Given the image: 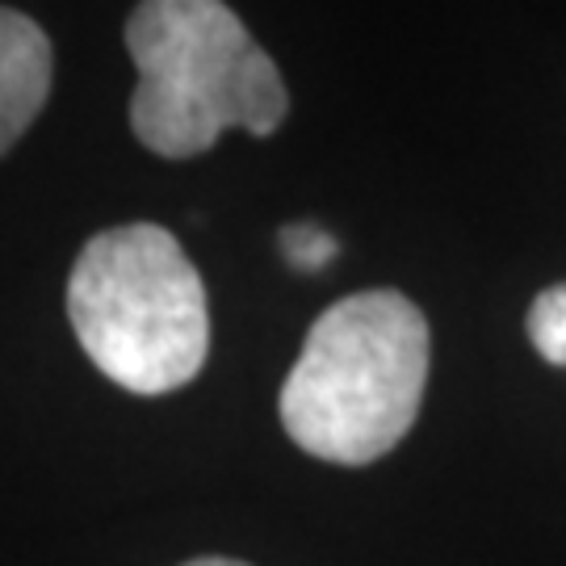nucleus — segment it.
Listing matches in <instances>:
<instances>
[{
	"instance_id": "nucleus-5",
	"label": "nucleus",
	"mask_w": 566,
	"mask_h": 566,
	"mask_svg": "<svg viewBox=\"0 0 566 566\" xmlns=\"http://www.w3.org/2000/svg\"><path fill=\"white\" fill-rule=\"evenodd\" d=\"M528 340L542 361L566 365V282L542 290L528 306Z\"/></svg>"
},
{
	"instance_id": "nucleus-4",
	"label": "nucleus",
	"mask_w": 566,
	"mask_h": 566,
	"mask_svg": "<svg viewBox=\"0 0 566 566\" xmlns=\"http://www.w3.org/2000/svg\"><path fill=\"white\" fill-rule=\"evenodd\" d=\"M51 39L39 21L0 9V156L30 130L51 93Z\"/></svg>"
},
{
	"instance_id": "nucleus-1",
	"label": "nucleus",
	"mask_w": 566,
	"mask_h": 566,
	"mask_svg": "<svg viewBox=\"0 0 566 566\" xmlns=\"http://www.w3.org/2000/svg\"><path fill=\"white\" fill-rule=\"evenodd\" d=\"M428 319L399 290L327 306L282 386V424L311 458L369 465L403 441L428 386Z\"/></svg>"
},
{
	"instance_id": "nucleus-2",
	"label": "nucleus",
	"mask_w": 566,
	"mask_h": 566,
	"mask_svg": "<svg viewBox=\"0 0 566 566\" xmlns=\"http://www.w3.org/2000/svg\"><path fill=\"white\" fill-rule=\"evenodd\" d=\"M126 46L139 72L130 126L156 156H202L223 130L264 139L285 122L277 63L223 0H139Z\"/></svg>"
},
{
	"instance_id": "nucleus-3",
	"label": "nucleus",
	"mask_w": 566,
	"mask_h": 566,
	"mask_svg": "<svg viewBox=\"0 0 566 566\" xmlns=\"http://www.w3.org/2000/svg\"><path fill=\"white\" fill-rule=\"evenodd\" d=\"M67 319L88 361L130 395H168L210 353L206 290L172 231L122 223L81 248Z\"/></svg>"
},
{
	"instance_id": "nucleus-6",
	"label": "nucleus",
	"mask_w": 566,
	"mask_h": 566,
	"mask_svg": "<svg viewBox=\"0 0 566 566\" xmlns=\"http://www.w3.org/2000/svg\"><path fill=\"white\" fill-rule=\"evenodd\" d=\"M336 252H340V243L332 231H324L319 223H290L282 227V256L298 273H319L324 264L336 261Z\"/></svg>"
},
{
	"instance_id": "nucleus-7",
	"label": "nucleus",
	"mask_w": 566,
	"mask_h": 566,
	"mask_svg": "<svg viewBox=\"0 0 566 566\" xmlns=\"http://www.w3.org/2000/svg\"><path fill=\"white\" fill-rule=\"evenodd\" d=\"M185 566H248V563H235V558H193V563Z\"/></svg>"
}]
</instances>
